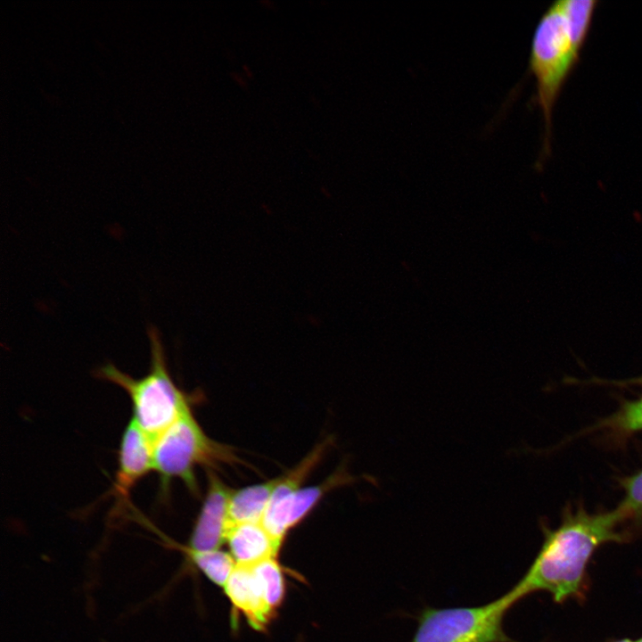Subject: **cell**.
<instances>
[{"mask_svg": "<svg viewBox=\"0 0 642 642\" xmlns=\"http://www.w3.org/2000/svg\"><path fill=\"white\" fill-rule=\"evenodd\" d=\"M147 335L151 348V366L145 375L134 378L111 363L99 367L95 374L97 378L119 386L128 395L133 407L132 418L153 443L158 436L191 407L185 394L169 373L159 330L150 325Z\"/></svg>", "mask_w": 642, "mask_h": 642, "instance_id": "cell-3", "label": "cell"}, {"mask_svg": "<svg viewBox=\"0 0 642 642\" xmlns=\"http://www.w3.org/2000/svg\"><path fill=\"white\" fill-rule=\"evenodd\" d=\"M153 471V443L133 418L125 427L118 454L113 495L127 502L130 490Z\"/></svg>", "mask_w": 642, "mask_h": 642, "instance_id": "cell-8", "label": "cell"}, {"mask_svg": "<svg viewBox=\"0 0 642 642\" xmlns=\"http://www.w3.org/2000/svg\"><path fill=\"white\" fill-rule=\"evenodd\" d=\"M586 383L608 384L617 387L642 386V374L623 380H604L599 378H591L586 381Z\"/></svg>", "mask_w": 642, "mask_h": 642, "instance_id": "cell-16", "label": "cell"}, {"mask_svg": "<svg viewBox=\"0 0 642 642\" xmlns=\"http://www.w3.org/2000/svg\"><path fill=\"white\" fill-rule=\"evenodd\" d=\"M635 642H642V637L639 638L638 639L635 640Z\"/></svg>", "mask_w": 642, "mask_h": 642, "instance_id": "cell-18", "label": "cell"}, {"mask_svg": "<svg viewBox=\"0 0 642 642\" xmlns=\"http://www.w3.org/2000/svg\"><path fill=\"white\" fill-rule=\"evenodd\" d=\"M309 473L307 466L298 465L291 472L280 476L261 519L267 531L281 543L288 531L303 521L328 491L351 480L347 472L341 468L320 484L301 487Z\"/></svg>", "mask_w": 642, "mask_h": 642, "instance_id": "cell-6", "label": "cell"}, {"mask_svg": "<svg viewBox=\"0 0 642 642\" xmlns=\"http://www.w3.org/2000/svg\"><path fill=\"white\" fill-rule=\"evenodd\" d=\"M252 567L262 584L268 606L276 614L285 597V577L281 564L276 557Z\"/></svg>", "mask_w": 642, "mask_h": 642, "instance_id": "cell-14", "label": "cell"}, {"mask_svg": "<svg viewBox=\"0 0 642 642\" xmlns=\"http://www.w3.org/2000/svg\"><path fill=\"white\" fill-rule=\"evenodd\" d=\"M232 490L211 470L208 488L186 546L196 550H217L226 541L228 503Z\"/></svg>", "mask_w": 642, "mask_h": 642, "instance_id": "cell-7", "label": "cell"}, {"mask_svg": "<svg viewBox=\"0 0 642 642\" xmlns=\"http://www.w3.org/2000/svg\"><path fill=\"white\" fill-rule=\"evenodd\" d=\"M524 597L514 585L500 597L471 607H424L411 642H514L504 630L506 613Z\"/></svg>", "mask_w": 642, "mask_h": 642, "instance_id": "cell-5", "label": "cell"}, {"mask_svg": "<svg viewBox=\"0 0 642 642\" xmlns=\"http://www.w3.org/2000/svg\"><path fill=\"white\" fill-rule=\"evenodd\" d=\"M226 541L235 564L245 567L276 558L282 545L261 522L229 524Z\"/></svg>", "mask_w": 642, "mask_h": 642, "instance_id": "cell-10", "label": "cell"}, {"mask_svg": "<svg viewBox=\"0 0 642 642\" xmlns=\"http://www.w3.org/2000/svg\"><path fill=\"white\" fill-rule=\"evenodd\" d=\"M164 541L182 552L192 565L218 586H225L236 566L232 556L219 549L196 550L170 539Z\"/></svg>", "mask_w": 642, "mask_h": 642, "instance_id": "cell-13", "label": "cell"}, {"mask_svg": "<svg viewBox=\"0 0 642 642\" xmlns=\"http://www.w3.org/2000/svg\"><path fill=\"white\" fill-rule=\"evenodd\" d=\"M235 619L243 615L251 627L264 630L276 613L268 606L262 584L253 567L236 565L224 586Z\"/></svg>", "mask_w": 642, "mask_h": 642, "instance_id": "cell-9", "label": "cell"}, {"mask_svg": "<svg viewBox=\"0 0 642 642\" xmlns=\"http://www.w3.org/2000/svg\"><path fill=\"white\" fill-rule=\"evenodd\" d=\"M613 642H635V641H633L630 638H622V639H619V640L613 641Z\"/></svg>", "mask_w": 642, "mask_h": 642, "instance_id": "cell-17", "label": "cell"}, {"mask_svg": "<svg viewBox=\"0 0 642 642\" xmlns=\"http://www.w3.org/2000/svg\"><path fill=\"white\" fill-rule=\"evenodd\" d=\"M541 528L542 546L515 585L523 597L545 591L556 603L583 600L588 586L587 569L596 550L606 543L628 542L640 530L619 505L597 513L582 506H566L559 526Z\"/></svg>", "mask_w": 642, "mask_h": 642, "instance_id": "cell-1", "label": "cell"}, {"mask_svg": "<svg viewBox=\"0 0 642 642\" xmlns=\"http://www.w3.org/2000/svg\"><path fill=\"white\" fill-rule=\"evenodd\" d=\"M602 431L608 442L621 447L636 433L642 432V395L635 399H622L619 407L600 419L584 432Z\"/></svg>", "mask_w": 642, "mask_h": 642, "instance_id": "cell-12", "label": "cell"}, {"mask_svg": "<svg viewBox=\"0 0 642 642\" xmlns=\"http://www.w3.org/2000/svg\"><path fill=\"white\" fill-rule=\"evenodd\" d=\"M235 459L227 447L205 434L191 408L153 441V471L160 477L163 491L173 480L178 479L197 495V466H215L220 462L230 463Z\"/></svg>", "mask_w": 642, "mask_h": 642, "instance_id": "cell-4", "label": "cell"}, {"mask_svg": "<svg viewBox=\"0 0 642 642\" xmlns=\"http://www.w3.org/2000/svg\"><path fill=\"white\" fill-rule=\"evenodd\" d=\"M582 48L571 35L562 0L553 2L534 29L529 56V71L535 79V102L543 119L539 164L549 154L553 110L566 79L579 62Z\"/></svg>", "mask_w": 642, "mask_h": 642, "instance_id": "cell-2", "label": "cell"}, {"mask_svg": "<svg viewBox=\"0 0 642 642\" xmlns=\"http://www.w3.org/2000/svg\"><path fill=\"white\" fill-rule=\"evenodd\" d=\"M624 497L619 506L642 530V468L634 473L619 479Z\"/></svg>", "mask_w": 642, "mask_h": 642, "instance_id": "cell-15", "label": "cell"}, {"mask_svg": "<svg viewBox=\"0 0 642 642\" xmlns=\"http://www.w3.org/2000/svg\"><path fill=\"white\" fill-rule=\"evenodd\" d=\"M280 476L233 490L228 503V525L261 522Z\"/></svg>", "mask_w": 642, "mask_h": 642, "instance_id": "cell-11", "label": "cell"}]
</instances>
